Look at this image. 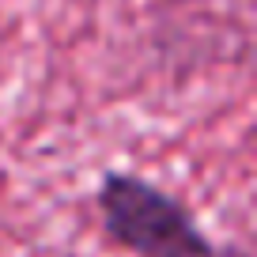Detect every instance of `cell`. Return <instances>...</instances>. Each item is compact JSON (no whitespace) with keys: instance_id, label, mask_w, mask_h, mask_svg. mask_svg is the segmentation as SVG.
<instances>
[{"instance_id":"1","label":"cell","mask_w":257,"mask_h":257,"mask_svg":"<svg viewBox=\"0 0 257 257\" xmlns=\"http://www.w3.org/2000/svg\"><path fill=\"white\" fill-rule=\"evenodd\" d=\"M106 238L133 257H223L174 193L137 174H106L95 189Z\"/></svg>"}]
</instances>
